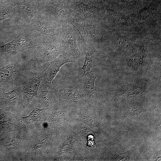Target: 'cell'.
Instances as JSON below:
<instances>
[{
  "mask_svg": "<svg viewBox=\"0 0 161 161\" xmlns=\"http://www.w3.org/2000/svg\"><path fill=\"white\" fill-rule=\"evenodd\" d=\"M32 49V60L37 67H41L54 60L63 52L61 41L45 36L38 39Z\"/></svg>",
  "mask_w": 161,
  "mask_h": 161,
  "instance_id": "cell-1",
  "label": "cell"
},
{
  "mask_svg": "<svg viewBox=\"0 0 161 161\" xmlns=\"http://www.w3.org/2000/svg\"><path fill=\"white\" fill-rule=\"evenodd\" d=\"M42 67H37L30 72L26 80L22 83L15 87L19 94L22 95V105L24 107L29 104L37 92L44 77Z\"/></svg>",
  "mask_w": 161,
  "mask_h": 161,
  "instance_id": "cell-2",
  "label": "cell"
},
{
  "mask_svg": "<svg viewBox=\"0 0 161 161\" xmlns=\"http://www.w3.org/2000/svg\"><path fill=\"white\" fill-rule=\"evenodd\" d=\"M72 27L68 23L61 24V42L62 53L69 57L74 62L80 58L81 54L78 45L76 35Z\"/></svg>",
  "mask_w": 161,
  "mask_h": 161,
  "instance_id": "cell-3",
  "label": "cell"
},
{
  "mask_svg": "<svg viewBox=\"0 0 161 161\" xmlns=\"http://www.w3.org/2000/svg\"><path fill=\"white\" fill-rule=\"evenodd\" d=\"M18 10L17 21L23 27H29L32 18L39 12L40 6L35 0H16Z\"/></svg>",
  "mask_w": 161,
  "mask_h": 161,
  "instance_id": "cell-4",
  "label": "cell"
},
{
  "mask_svg": "<svg viewBox=\"0 0 161 161\" xmlns=\"http://www.w3.org/2000/svg\"><path fill=\"white\" fill-rule=\"evenodd\" d=\"M29 27L32 29L39 32L45 36L61 41V26L58 28L38 13L35 16L34 20Z\"/></svg>",
  "mask_w": 161,
  "mask_h": 161,
  "instance_id": "cell-5",
  "label": "cell"
},
{
  "mask_svg": "<svg viewBox=\"0 0 161 161\" xmlns=\"http://www.w3.org/2000/svg\"><path fill=\"white\" fill-rule=\"evenodd\" d=\"M68 1L63 0L52 4L44 5L42 9L53 16L61 24L68 23L74 12Z\"/></svg>",
  "mask_w": 161,
  "mask_h": 161,
  "instance_id": "cell-6",
  "label": "cell"
},
{
  "mask_svg": "<svg viewBox=\"0 0 161 161\" xmlns=\"http://www.w3.org/2000/svg\"><path fill=\"white\" fill-rule=\"evenodd\" d=\"M68 23L78 32L84 45L90 36H96V30L90 19L83 18L78 14L73 13Z\"/></svg>",
  "mask_w": 161,
  "mask_h": 161,
  "instance_id": "cell-7",
  "label": "cell"
},
{
  "mask_svg": "<svg viewBox=\"0 0 161 161\" xmlns=\"http://www.w3.org/2000/svg\"><path fill=\"white\" fill-rule=\"evenodd\" d=\"M37 41L38 40L34 39L24 32L16 39L3 46L6 52L13 55L26 49L33 48Z\"/></svg>",
  "mask_w": 161,
  "mask_h": 161,
  "instance_id": "cell-8",
  "label": "cell"
},
{
  "mask_svg": "<svg viewBox=\"0 0 161 161\" xmlns=\"http://www.w3.org/2000/svg\"><path fill=\"white\" fill-rule=\"evenodd\" d=\"M73 62L69 57L62 53L55 59L41 66L44 74L43 79L48 82L52 81L62 66L65 64Z\"/></svg>",
  "mask_w": 161,
  "mask_h": 161,
  "instance_id": "cell-9",
  "label": "cell"
},
{
  "mask_svg": "<svg viewBox=\"0 0 161 161\" xmlns=\"http://www.w3.org/2000/svg\"><path fill=\"white\" fill-rule=\"evenodd\" d=\"M20 66L13 61L9 64L0 68V90L13 89L17 84V80L13 78V73Z\"/></svg>",
  "mask_w": 161,
  "mask_h": 161,
  "instance_id": "cell-10",
  "label": "cell"
},
{
  "mask_svg": "<svg viewBox=\"0 0 161 161\" xmlns=\"http://www.w3.org/2000/svg\"><path fill=\"white\" fill-rule=\"evenodd\" d=\"M97 75V72L94 70L81 74L78 85L79 92L88 97H93L95 93V83Z\"/></svg>",
  "mask_w": 161,
  "mask_h": 161,
  "instance_id": "cell-11",
  "label": "cell"
},
{
  "mask_svg": "<svg viewBox=\"0 0 161 161\" xmlns=\"http://www.w3.org/2000/svg\"><path fill=\"white\" fill-rule=\"evenodd\" d=\"M70 6L73 11L81 13L86 18H93L97 15V7L95 2L85 4L81 1L78 4H70Z\"/></svg>",
  "mask_w": 161,
  "mask_h": 161,
  "instance_id": "cell-12",
  "label": "cell"
},
{
  "mask_svg": "<svg viewBox=\"0 0 161 161\" xmlns=\"http://www.w3.org/2000/svg\"><path fill=\"white\" fill-rule=\"evenodd\" d=\"M40 84L41 92L39 99L44 106L47 105L55 95L56 84L52 81L49 82L43 79Z\"/></svg>",
  "mask_w": 161,
  "mask_h": 161,
  "instance_id": "cell-13",
  "label": "cell"
},
{
  "mask_svg": "<svg viewBox=\"0 0 161 161\" xmlns=\"http://www.w3.org/2000/svg\"><path fill=\"white\" fill-rule=\"evenodd\" d=\"M103 30L109 40L120 47L127 49L132 46L133 41L129 38L107 28H104Z\"/></svg>",
  "mask_w": 161,
  "mask_h": 161,
  "instance_id": "cell-14",
  "label": "cell"
},
{
  "mask_svg": "<svg viewBox=\"0 0 161 161\" xmlns=\"http://www.w3.org/2000/svg\"><path fill=\"white\" fill-rule=\"evenodd\" d=\"M0 105L9 108H14L19 98V94L15 87L7 93L0 91Z\"/></svg>",
  "mask_w": 161,
  "mask_h": 161,
  "instance_id": "cell-15",
  "label": "cell"
},
{
  "mask_svg": "<svg viewBox=\"0 0 161 161\" xmlns=\"http://www.w3.org/2000/svg\"><path fill=\"white\" fill-rule=\"evenodd\" d=\"M107 10L110 18L117 24L124 27H133L129 18L126 15L110 9H107Z\"/></svg>",
  "mask_w": 161,
  "mask_h": 161,
  "instance_id": "cell-16",
  "label": "cell"
},
{
  "mask_svg": "<svg viewBox=\"0 0 161 161\" xmlns=\"http://www.w3.org/2000/svg\"><path fill=\"white\" fill-rule=\"evenodd\" d=\"M83 50L86 56L82 68L83 73L82 74H84L90 71L96 65L92 47L86 44L84 45Z\"/></svg>",
  "mask_w": 161,
  "mask_h": 161,
  "instance_id": "cell-17",
  "label": "cell"
},
{
  "mask_svg": "<svg viewBox=\"0 0 161 161\" xmlns=\"http://www.w3.org/2000/svg\"><path fill=\"white\" fill-rule=\"evenodd\" d=\"M44 109V108L41 109L34 108L28 116L22 117V120L23 121L29 123L37 122L41 119V114Z\"/></svg>",
  "mask_w": 161,
  "mask_h": 161,
  "instance_id": "cell-18",
  "label": "cell"
},
{
  "mask_svg": "<svg viewBox=\"0 0 161 161\" xmlns=\"http://www.w3.org/2000/svg\"><path fill=\"white\" fill-rule=\"evenodd\" d=\"M13 3L0 8V22L12 17L15 13V5Z\"/></svg>",
  "mask_w": 161,
  "mask_h": 161,
  "instance_id": "cell-19",
  "label": "cell"
},
{
  "mask_svg": "<svg viewBox=\"0 0 161 161\" xmlns=\"http://www.w3.org/2000/svg\"><path fill=\"white\" fill-rule=\"evenodd\" d=\"M152 10L150 6L145 7L139 11L138 18L140 21L146 20L150 15Z\"/></svg>",
  "mask_w": 161,
  "mask_h": 161,
  "instance_id": "cell-20",
  "label": "cell"
},
{
  "mask_svg": "<svg viewBox=\"0 0 161 161\" xmlns=\"http://www.w3.org/2000/svg\"><path fill=\"white\" fill-rule=\"evenodd\" d=\"M13 56L12 55L7 52L0 53V68L11 62L13 61Z\"/></svg>",
  "mask_w": 161,
  "mask_h": 161,
  "instance_id": "cell-21",
  "label": "cell"
},
{
  "mask_svg": "<svg viewBox=\"0 0 161 161\" xmlns=\"http://www.w3.org/2000/svg\"><path fill=\"white\" fill-rule=\"evenodd\" d=\"M20 141V138L18 137H14L10 138L7 141V146L10 148H13L18 145Z\"/></svg>",
  "mask_w": 161,
  "mask_h": 161,
  "instance_id": "cell-22",
  "label": "cell"
},
{
  "mask_svg": "<svg viewBox=\"0 0 161 161\" xmlns=\"http://www.w3.org/2000/svg\"><path fill=\"white\" fill-rule=\"evenodd\" d=\"M16 3L13 0H0V8Z\"/></svg>",
  "mask_w": 161,
  "mask_h": 161,
  "instance_id": "cell-23",
  "label": "cell"
},
{
  "mask_svg": "<svg viewBox=\"0 0 161 161\" xmlns=\"http://www.w3.org/2000/svg\"><path fill=\"white\" fill-rule=\"evenodd\" d=\"M126 2L129 3H135L141 1V0H125Z\"/></svg>",
  "mask_w": 161,
  "mask_h": 161,
  "instance_id": "cell-24",
  "label": "cell"
},
{
  "mask_svg": "<svg viewBox=\"0 0 161 161\" xmlns=\"http://www.w3.org/2000/svg\"><path fill=\"white\" fill-rule=\"evenodd\" d=\"M70 4H78L82 0H68Z\"/></svg>",
  "mask_w": 161,
  "mask_h": 161,
  "instance_id": "cell-25",
  "label": "cell"
},
{
  "mask_svg": "<svg viewBox=\"0 0 161 161\" xmlns=\"http://www.w3.org/2000/svg\"><path fill=\"white\" fill-rule=\"evenodd\" d=\"M46 0L51 1H52L55 2V3H56L58 2H59L62 1H63V0L68 1V0Z\"/></svg>",
  "mask_w": 161,
  "mask_h": 161,
  "instance_id": "cell-26",
  "label": "cell"
},
{
  "mask_svg": "<svg viewBox=\"0 0 161 161\" xmlns=\"http://www.w3.org/2000/svg\"><path fill=\"white\" fill-rule=\"evenodd\" d=\"M83 0L85 1V2H86L87 3H89L90 2H95V0Z\"/></svg>",
  "mask_w": 161,
  "mask_h": 161,
  "instance_id": "cell-27",
  "label": "cell"
},
{
  "mask_svg": "<svg viewBox=\"0 0 161 161\" xmlns=\"http://www.w3.org/2000/svg\"><path fill=\"white\" fill-rule=\"evenodd\" d=\"M88 139H89L90 140H92L93 139V137L92 135L89 136L88 137Z\"/></svg>",
  "mask_w": 161,
  "mask_h": 161,
  "instance_id": "cell-28",
  "label": "cell"
}]
</instances>
